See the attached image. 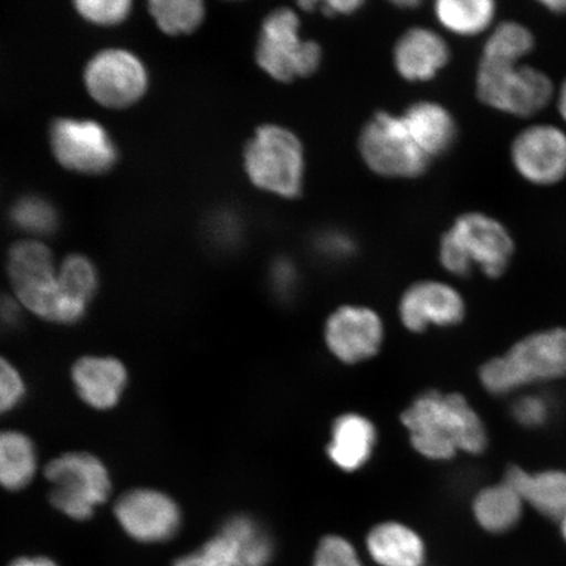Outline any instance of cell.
Listing matches in <instances>:
<instances>
[{"instance_id": "19", "label": "cell", "mask_w": 566, "mask_h": 566, "mask_svg": "<svg viewBox=\"0 0 566 566\" xmlns=\"http://www.w3.org/2000/svg\"><path fill=\"white\" fill-rule=\"evenodd\" d=\"M410 137L431 160L448 153L457 139V123L443 105L419 102L401 115Z\"/></svg>"}, {"instance_id": "1", "label": "cell", "mask_w": 566, "mask_h": 566, "mask_svg": "<svg viewBox=\"0 0 566 566\" xmlns=\"http://www.w3.org/2000/svg\"><path fill=\"white\" fill-rule=\"evenodd\" d=\"M415 450L431 460H449L458 451L481 454L488 436L483 421L462 395L424 392L401 415Z\"/></svg>"}, {"instance_id": "6", "label": "cell", "mask_w": 566, "mask_h": 566, "mask_svg": "<svg viewBox=\"0 0 566 566\" xmlns=\"http://www.w3.org/2000/svg\"><path fill=\"white\" fill-rule=\"evenodd\" d=\"M248 179L264 192L294 200L302 195L306 159L302 142L280 125H261L243 151Z\"/></svg>"}, {"instance_id": "15", "label": "cell", "mask_w": 566, "mask_h": 566, "mask_svg": "<svg viewBox=\"0 0 566 566\" xmlns=\"http://www.w3.org/2000/svg\"><path fill=\"white\" fill-rule=\"evenodd\" d=\"M325 344L344 364H358L375 356L384 343L385 328L375 311L343 306L325 323Z\"/></svg>"}, {"instance_id": "8", "label": "cell", "mask_w": 566, "mask_h": 566, "mask_svg": "<svg viewBox=\"0 0 566 566\" xmlns=\"http://www.w3.org/2000/svg\"><path fill=\"white\" fill-rule=\"evenodd\" d=\"M298 13L287 7L274 10L261 24L256 45L258 65L272 80L289 83L314 75L322 65V46L301 39Z\"/></svg>"}, {"instance_id": "21", "label": "cell", "mask_w": 566, "mask_h": 566, "mask_svg": "<svg viewBox=\"0 0 566 566\" xmlns=\"http://www.w3.org/2000/svg\"><path fill=\"white\" fill-rule=\"evenodd\" d=\"M375 443L377 430L373 422L364 416L348 413L335 421L327 452L339 470L356 472L369 462Z\"/></svg>"}, {"instance_id": "24", "label": "cell", "mask_w": 566, "mask_h": 566, "mask_svg": "<svg viewBox=\"0 0 566 566\" xmlns=\"http://www.w3.org/2000/svg\"><path fill=\"white\" fill-rule=\"evenodd\" d=\"M523 500L507 483L492 485L473 500V515L488 533L502 534L512 530L522 516Z\"/></svg>"}, {"instance_id": "23", "label": "cell", "mask_w": 566, "mask_h": 566, "mask_svg": "<svg viewBox=\"0 0 566 566\" xmlns=\"http://www.w3.org/2000/svg\"><path fill=\"white\" fill-rule=\"evenodd\" d=\"M219 534L229 542L237 566H268L273 558V541L258 521L248 515H233Z\"/></svg>"}, {"instance_id": "33", "label": "cell", "mask_w": 566, "mask_h": 566, "mask_svg": "<svg viewBox=\"0 0 566 566\" xmlns=\"http://www.w3.org/2000/svg\"><path fill=\"white\" fill-rule=\"evenodd\" d=\"M172 566H237V564L229 542L218 533L201 548L177 557Z\"/></svg>"}, {"instance_id": "38", "label": "cell", "mask_w": 566, "mask_h": 566, "mask_svg": "<svg viewBox=\"0 0 566 566\" xmlns=\"http://www.w3.org/2000/svg\"><path fill=\"white\" fill-rule=\"evenodd\" d=\"M7 566H60L59 563L53 560L52 557L35 555V556H19Z\"/></svg>"}, {"instance_id": "42", "label": "cell", "mask_w": 566, "mask_h": 566, "mask_svg": "<svg viewBox=\"0 0 566 566\" xmlns=\"http://www.w3.org/2000/svg\"><path fill=\"white\" fill-rule=\"evenodd\" d=\"M560 521H562V533H563L564 539L566 541V511L562 515Z\"/></svg>"}, {"instance_id": "27", "label": "cell", "mask_w": 566, "mask_h": 566, "mask_svg": "<svg viewBox=\"0 0 566 566\" xmlns=\"http://www.w3.org/2000/svg\"><path fill=\"white\" fill-rule=\"evenodd\" d=\"M148 11L159 30L175 38L196 32L207 18L201 0H153Z\"/></svg>"}, {"instance_id": "16", "label": "cell", "mask_w": 566, "mask_h": 566, "mask_svg": "<svg viewBox=\"0 0 566 566\" xmlns=\"http://www.w3.org/2000/svg\"><path fill=\"white\" fill-rule=\"evenodd\" d=\"M401 323L420 334L430 325L450 327L463 321L465 304L462 295L448 283L421 281L402 294L399 304Z\"/></svg>"}, {"instance_id": "4", "label": "cell", "mask_w": 566, "mask_h": 566, "mask_svg": "<svg viewBox=\"0 0 566 566\" xmlns=\"http://www.w3.org/2000/svg\"><path fill=\"white\" fill-rule=\"evenodd\" d=\"M514 251V239L504 224L484 212L470 211L443 233L440 261L457 277H467L478 266L488 277L497 279L511 265Z\"/></svg>"}, {"instance_id": "12", "label": "cell", "mask_w": 566, "mask_h": 566, "mask_svg": "<svg viewBox=\"0 0 566 566\" xmlns=\"http://www.w3.org/2000/svg\"><path fill=\"white\" fill-rule=\"evenodd\" d=\"M83 77L90 96L109 109L130 108L146 96L150 86L144 61L119 48L104 49L92 56Z\"/></svg>"}, {"instance_id": "14", "label": "cell", "mask_w": 566, "mask_h": 566, "mask_svg": "<svg viewBox=\"0 0 566 566\" xmlns=\"http://www.w3.org/2000/svg\"><path fill=\"white\" fill-rule=\"evenodd\" d=\"M74 392L96 412L116 409L129 388L130 375L122 359L108 354H84L70 369Z\"/></svg>"}, {"instance_id": "31", "label": "cell", "mask_w": 566, "mask_h": 566, "mask_svg": "<svg viewBox=\"0 0 566 566\" xmlns=\"http://www.w3.org/2000/svg\"><path fill=\"white\" fill-rule=\"evenodd\" d=\"M27 395L24 374L9 357L0 354V419L23 406Z\"/></svg>"}, {"instance_id": "13", "label": "cell", "mask_w": 566, "mask_h": 566, "mask_svg": "<svg viewBox=\"0 0 566 566\" xmlns=\"http://www.w3.org/2000/svg\"><path fill=\"white\" fill-rule=\"evenodd\" d=\"M511 158L522 179L551 187L566 177V133L552 124L526 127L513 140Z\"/></svg>"}, {"instance_id": "37", "label": "cell", "mask_w": 566, "mask_h": 566, "mask_svg": "<svg viewBox=\"0 0 566 566\" xmlns=\"http://www.w3.org/2000/svg\"><path fill=\"white\" fill-rule=\"evenodd\" d=\"M364 2L359 0H329V2L316 3L318 10L327 17H345L357 12Z\"/></svg>"}, {"instance_id": "7", "label": "cell", "mask_w": 566, "mask_h": 566, "mask_svg": "<svg viewBox=\"0 0 566 566\" xmlns=\"http://www.w3.org/2000/svg\"><path fill=\"white\" fill-rule=\"evenodd\" d=\"M481 103L514 117H531L546 109L555 97V86L542 70L522 62L481 59L476 73Z\"/></svg>"}, {"instance_id": "32", "label": "cell", "mask_w": 566, "mask_h": 566, "mask_svg": "<svg viewBox=\"0 0 566 566\" xmlns=\"http://www.w3.org/2000/svg\"><path fill=\"white\" fill-rule=\"evenodd\" d=\"M311 566H365L356 547L339 535L323 537Z\"/></svg>"}, {"instance_id": "5", "label": "cell", "mask_w": 566, "mask_h": 566, "mask_svg": "<svg viewBox=\"0 0 566 566\" xmlns=\"http://www.w3.org/2000/svg\"><path fill=\"white\" fill-rule=\"evenodd\" d=\"M566 377V329L555 328L523 338L504 357L481 367L486 391L507 395L520 388Z\"/></svg>"}, {"instance_id": "2", "label": "cell", "mask_w": 566, "mask_h": 566, "mask_svg": "<svg viewBox=\"0 0 566 566\" xmlns=\"http://www.w3.org/2000/svg\"><path fill=\"white\" fill-rule=\"evenodd\" d=\"M7 275L11 293L27 315L39 321L71 327L80 324L88 310L70 298L54 254L40 240H23L7 253Z\"/></svg>"}, {"instance_id": "22", "label": "cell", "mask_w": 566, "mask_h": 566, "mask_svg": "<svg viewBox=\"0 0 566 566\" xmlns=\"http://www.w3.org/2000/svg\"><path fill=\"white\" fill-rule=\"evenodd\" d=\"M505 483L523 502L549 518L560 520L566 511V475L560 471L528 473L513 467L506 473Z\"/></svg>"}, {"instance_id": "25", "label": "cell", "mask_w": 566, "mask_h": 566, "mask_svg": "<svg viewBox=\"0 0 566 566\" xmlns=\"http://www.w3.org/2000/svg\"><path fill=\"white\" fill-rule=\"evenodd\" d=\"M434 13L444 30L473 38L491 30L497 7L492 0H440Z\"/></svg>"}, {"instance_id": "18", "label": "cell", "mask_w": 566, "mask_h": 566, "mask_svg": "<svg viewBox=\"0 0 566 566\" xmlns=\"http://www.w3.org/2000/svg\"><path fill=\"white\" fill-rule=\"evenodd\" d=\"M42 470L39 446L30 434L15 428L0 429V490L23 492Z\"/></svg>"}, {"instance_id": "35", "label": "cell", "mask_w": 566, "mask_h": 566, "mask_svg": "<svg viewBox=\"0 0 566 566\" xmlns=\"http://www.w3.org/2000/svg\"><path fill=\"white\" fill-rule=\"evenodd\" d=\"M27 313L12 293H0V334L17 331Z\"/></svg>"}, {"instance_id": "29", "label": "cell", "mask_w": 566, "mask_h": 566, "mask_svg": "<svg viewBox=\"0 0 566 566\" xmlns=\"http://www.w3.org/2000/svg\"><path fill=\"white\" fill-rule=\"evenodd\" d=\"M60 272L70 298L90 311L101 286L94 261L81 253L69 254L61 261Z\"/></svg>"}, {"instance_id": "34", "label": "cell", "mask_w": 566, "mask_h": 566, "mask_svg": "<svg viewBox=\"0 0 566 566\" xmlns=\"http://www.w3.org/2000/svg\"><path fill=\"white\" fill-rule=\"evenodd\" d=\"M512 413L522 427L534 429L544 427L554 415V405L547 396L528 394L515 400Z\"/></svg>"}, {"instance_id": "10", "label": "cell", "mask_w": 566, "mask_h": 566, "mask_svg": "<svg viewBox=\"0 0 566 566\" xmlns=\"http://www.w3.org/2000/svg\"><path fill=\"white\" fill-rule=\"evenodd\" d=\"M53 157L67 171L102 176L119 160V150L106 127L94 119L61 117L49 127Z\"/></svg>"}, {"instance_id": "28", "label": "cell", "mask_w": 566, "mask_h": 566, "mask_svg": "<svg viewBox=\"0 0 566 566\" xmlns=\"http://www.w3.org/2000/svg\"><path fill=\"white\" fill-rule=\"evenodd\" d=\"M533 32L518 21H504L493 28L486 39L481 59L502 62H522L534 51Z\"/></svg>"}, {"instance_id": "39", "label": "cell", "mask_w": 566, "mask_h": 566, "mask_svg": "<svg viewBox=\"0 0 566 566\" xmlns=\"http://www.w3.org/2000/svg\"><path fill=\"white\" fill-rule=\"evenodd\" d=\"M325 244L329 245L325 252L332 258H345L352 251L350 242L344 238H329Z\"/></svg>"}, {"instance_id": "3", "label": "cell", "mask_w": 566, "mask_h": 566, "mask_svg": "<svg viewBox=\"0 0 566 566\" xmlns=\"http://www.w3.org/2000/svg\"><path fill=\"white\" fill-rule=\"evenodd\" d=\"M54 511L75 522L94 518L113 494L109 467L91 451L71 450L49 460L42 470Z\"/></svg>"}, {"instance_id": "30", "label": "cell", "mask_w": 566, "mask_h": 566, "mask_svg": "<svg viewBox=\"0 0 566 566\" xmlns=\"http://www.w3.org/2000/svg\"><path fill=\"white\" fill-rule=\"evenodd\" d=\"M74 7L84 21L102 28L123 24L133 12L130 0H80Z\"/></svg>"}, {"instance_id": "9", "label": "cell", "mask_w": 566, "mask_h": 566, "mask_svg": "<svg viewBox=\"0 0 566 566\" xmlns=\"http://www.w3.org/2000/svg\"><path fill=\"white\" fill-rule=\"evenodd\" d=\"M358 150L374 174L389 179H415L430 166V159L415 144L401 116L389 112H378L364 126Z\"/></svg>"}, {"instance_id": "36", "label": "cell", "mask_w": 566, "mask_h": 566, "mask_svg": "<svg viewBox=\"0 0 566 566\" xmlns=\"http://www.w3.org/2000/svg\"><path fill=\"white\" fill-rule=\"evenodd\" d=\"M272 285L274 293L282 300L290 298L298 285V273H296L295 266L289 261H280L275 264L272 271Z\"/></svg>"}, {"instance_id": "26", "label": "cell", "mask_w": 566, "mask_h": 566, "mask_svg": "<svg viewBox=\"0 0 566 566\" xmlns=\"http://www.w3.org/2000/svg\"><path fill=\"white\" fill-rule=\"evenodd\" d=\"M9 221L12 229L35 238L53 237L60 229L61 217L55 205L40 195H24L11 205Z\"/></svg>"}, {"instance_id": "11", "label": "cell", "mask_w": 566, "mask_h": 566, "mask_svg": "<svg viewBox=\"0 0 566 566\" xmlns=\"http://www.w3.org/2000/svg\"><path fill=\"white\" fill-rule=\"evenodd\" d=\"M113 515L119 528L140 544H161L180 533L184 514L179 502L157 486H134L118 495Z\"/></svg>"}, {"instance_id": "41", "label": "cell", "mask_w": 566, "mask_h": 566, "mask_svg": "<svg viewBox=\"0 0 566 566\" xmlns=\"http://www.w3.org/2000/svg\"><path fill=\"white\" fill-rule=\"evenodd\" d=\"M557 111L560 113L563 122L566 124V77L557 91Z\"/></svg>"}, {"instance_id": "20", "label": "cell", "mask_w": 566, "mask_h": 566, "mask_svg": "<svg viewBox=\"0 0 566 566\" xmlns=\"http://www.w3.org/2000/svg\"><path fill=\"white\" fill-rule=\"evenodd\" d=\"M366 549L378 566H424L427 562L422 537L400 522L375 526L366 537Z\"/></svg>"}, {"instance_id": "40", "label": "cell", "mask_w": 566, "mask_h": 566, "mask_svg": "<svg viewBox=\"0 0 566 566\" xmlns=\"http://www.w3.org/2000/svg\"><path fill=\"white\" fill-rule=\"evenodd\" d=\"M541 4L556 15H565L566 0H542Z\"/></svg>"}, {"instance_id": "43", "label": "cell", "mask_w": 566, "mask_h": 566, "mask_svg": "<svg viewBox=\"0 0 566 566\" xmlns=\"http://www.w3.org/2000/svg\"><path fill=\"white\" fill-rule=\"evenodd\" d=\"M396 6L398 7H416L419 6V2H396Z\"/></svg>"}, {"instance_id": "17", "label": "cell", "mask_w": 566, "mask_h": 566, "mask_svg": "<svg viewBox=\"0 0 566 566\" xmlns=\"http://www.w3.org/2000/svg\"><path fill=\"white\" fill-rule=\"evenodd\" d=\"M449 61L448 42L429 28H410L396 42L394 49V65L408 82L433 80Z\"/></svg>"}]
</instances>
